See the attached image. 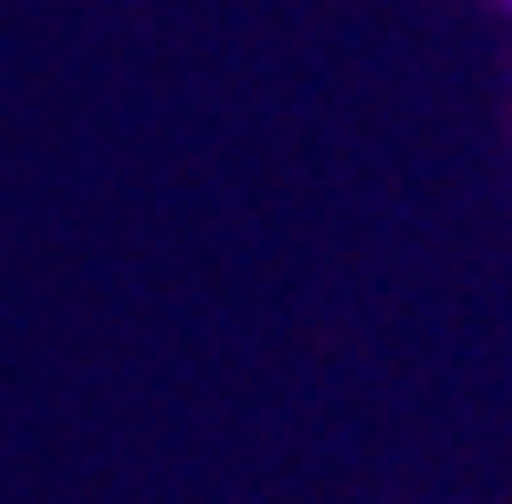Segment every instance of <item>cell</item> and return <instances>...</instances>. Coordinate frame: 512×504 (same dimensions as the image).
<instances>
[{
  "label": "cell",
  "instance_id": "obj_1",
  "mask_svg": "<svg viewBox=\"0 0 512 504\" xmlns=\"http://www.w3.org/2000/svg\"><path fill=\"white\" fill-rule=\"evenodd\" d=\"M496 17H512V0H496Z\"/></svg>",
  "mask_w": 512,
  "mask_h": 504
}]
</instances>
